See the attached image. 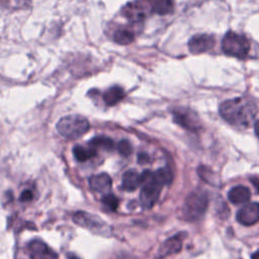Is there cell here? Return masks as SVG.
Returning <instances> with one entry per match:
<instances>
[{
  "label": "cell",
  "instance_id": "9",
  "mask_svg": "<svg viewBox=\"0 0 259 259\" xmlns=\"http://www.w3.org/2000/svg\"><path fill=\"white\" fill-rule=\"evenodd\" d=\"M214 46V37L210 34H196L189 39L188 48L192 54H201L211 50Z\"/></svg>",
  "mask_w": 259,
  "mask_h": 259
},
{
  "label": "cell",
  "instance_id": "12",
  "mask_svg": "<svg viewBox=\"0 0 259 259\" xmlns=\"http://www.w3.org/2000/svg\"><path fill=\"white\" fill-rule=\"evenodd\" d=\"M111 178L106 173L92 175L89 178V186L96 192H106L111 188Z\"/></svg>",
  "mask_w": 259,
  "mask_h": 259
},
{
  "label": "cell",
  "instance_id": "22",
  "mask_svg": "<svg viewBox=\"0 0 259 259\" xmlns=\"http://www.w3.org/2000/svg\"><path fill=\"white\" fill-rule=\"evenodd\" d=\"M198 175L206 183H209V184H212V185H215L214 182L218 181L215 174L209 168H207L205 166H200L198 168Z\"/></svg>",
  "mask_w": 259,
  "mask_h": 259
},
{
  "label": "cell",
  "instance_id": "10",
  "mask_svg": "<svg viewBox=\"0 0 259 259\" xmlns=\"http://www.w3.org/2000/svg\"><path fill=\"white\" fill-rule=\"evenodd\" d=\"M259 220V205L257 202H251L243 206L237 212V221L244 226L255 225Z\"/></svg>",
  "mask_w": 259,
  "mask_h": 259
},
{
  "label": "cell",
  "instance_id": "25",
  "mask_svg": "<svg viewBox=\"0 0 259 259\" xmlns=\"http://www.w3.org/2000/svg\"><path fill=\"white\" fill-rule=\"evenodd\" d=\"M32 197H33V194L30 190H24L20 195V200L23 202H27V201H30Z\"/></svg>",
  "mask_w": 259,
  "mask_h": 259
},
{
  "label": "cell",
  "instance_id": "26",
  "mask_svg": "<svg viewBox=\"0 0 259 259\" xmlns=\"http://www.w3.org/2000/svg\"><path fill=\"white\" fill-rule=\"evenodd\" d=\"M259 255H258V252H255L252 256H251V259H258Z\"/></svg>",
  "mask_w": 259,
  "mask_h": 259
},
{
  "label": "cell",
  "instance_id": "17",
  "mask_svg": "<svg viewBox=\"0 0 259 259\" xmlns=\"http://www.w3.org/2000/svg\"><path fill=\"white\" fill-rule=\"evenodd\" d=\"M124 97V91L119 86H112L108 88L103 94V100L107 105H114Z\"/></svg>",
  "mask_w": 259,
  "mask_h": 259
},
{
  "label": "cell",
  "instance_id": "21",
  "mask_svg": "<svg viewBox=\"0 0 259 259\" xmlns=\"http://www.w3.org/2000/svg\"><path fill=\"white\" fill-rule=\"evenodd\" d=\"M73 154L77 161L85 162V161L93 158L96 155V152H95V149H93V148L76 146L73 149Z\"/></svg>",
  "mask_w": 259,
  "mask_h": 259
},
{
  "label": "cell",
  "instance_id": "5",
  "mask_svg": "<svg viewBox=\"0 0 259 259\" xmlns=\"http://www.w3.org/2000/svg\"><path fill=\"white\" fill-rule=\"evenodd\" d=\"M222 49L225 54L239 59H244L250 51V42L246 36L234 31H229L223 38Z\"/></svg>",
  "mask_w": 259,
  "mask_h": 259
},
{
  "label": "cell",
  "instance_id": "1",
  "mask_svg": "<svg viewBox=\"0 0 259 259\" xmlns=\"http://www.w3.org/2000/svg\"><path fill=\"white\" fill-rule=\"evenodd\" d=\"M221 116L230 124L248 127L256 120V103L245 97H237L224 101L220 105Z\"/></svg>",
  "mask_w": 259,
  "mask_h": 259
},
{
  "label": "cell",
  "instance_id": "13",
  "mask_svg": "<svg viewBox=\"0 0 259 259\" xmlns=\"http://www.w3.org/2000/svg\"><path fill=\"white\" fill-rule=\"evenodd\" d=\"M250 190L248 187L243 185H237L228 193V198L233 204H243L250 199Z\"/></svg>",
  "mask_w": 259,
  "mask_h": 259
},
{
  "label": "cell",
  "instance_id": "19",
  "mask_svg": "<svg viewBox=\"0 0 259 259\" xmlns=\"http://www.w3.org/2000/svg\"><path fill=\"white\" fill-rule=\"evenodd\" d=\"M154 173V178L155 181L160 185V186H164V185H168L172 182L173 179V174L172 171L170 170L169 167H163L160 168L158 170H156Z\"/></svg>",
  "mask_w": 259,
  "mask_h": 259
},
{
  "label": "cell",
  "instance_id": "23",
  "mask_svg": "<svg viewBox=\"0 0 259 259\" xmlns=\"http://www.w3.org/2000/svg\"><path fill=\"white\" fill-rule=\"evenodd\" d=\"M101 201H102V203L104 204V206H105L107 209L111 210V211L115 210V209L117 208V206H118V199H117V197H116L114 194H112V193H108V194L104 195V196L102 197Z\"/></svg>",
  "mask_w": 259,
  "mask_h": 259
},
{
  "label": "cell",
  "instance_id": "15",
  "mask_svg": "<svg viewBox=\"0 0 259 259\" xmlns=\"http://www.w3.org/2000/svg\"><path fill=\"white\" fill-rule=\"evenodd\" d=\"M181 247H182V238L180 237V234H178L169 238L162 244L160 253L162 256L174 254L179 252L181 250Z\"/></svg>",
  "mask_w": 259,
  "mask_h": 259
},
{
  "label": "cell",
  "instance_id": "8",
  "mask_svg": "<svg viewBox=\"0 0 259 259\" xmlns=\"http://www.w3.org/2000/svg\"><path fill=\"white\" fill-rule=\"evenodd\" d=\"M173 119L177 124L186 128L187 131L196 132L201 127L197 114L188 108L179 107L173 110Z\"/></svg>",
  "mask_w": 259,
  "mask_h": 259
},
{
  "label": "cell",
  "instance_id": "7",
  "mask_svg": "<svg viewBox=\"0 0 259 259\" xmlns=\"http://www.w3.org/2000/svg\"><path fill=\"white\" fill-rule=\"evenodd\" d=\"M73 220L78 226L88 229L92 232H96L98 234L105 235V232L108 231V227L105 224V222H103L100 218L92 213H88L85 211H77L74 213Z\"/></svg>",
  "mask_w": 259,
  "mask_h": 259
},
{
  "label": "cell",
  "instance_id": "24",
  "mask_svg": "<svg viewBox=\"0 0 259 259\" xmlns=\"http://www.w3.org/2000/svg\"><path fill=\"white\" fill-rule=\"evenodd\" d=\"M117 150L119 154L126 157L132 153V145L127 140H121L117 144Z\"/></svg>",
  "mask_w": 259,
  "mask_h": 259
},
{
  "label": "cell",
  "instance_id": "3",
  "mask_svg": "<svg viewBox=\"0 0 259 259\" xmlns=\"http://www.w3.org/2000/svg\"><path fill=\"white\" fill-rule=\"evenodd\" d=\"M207 204V193L203 190H194L185 198L182 207V215L188 222H196L204 215Z\"/></svg>",
  "mask_w": 259,
  "mask_h": 259
},
{
  "label": "cell",
  "instance_id": "4",
  "mask_svg": "<svg viewBox=\"0 0 259 259\" xmlns=\"http://www.w3.org/2000/svg\"><path fill=\"white\" fill-rule=\"evenodd\" d=\"M140 185L142 186L140 192V203L143 208L150 209L157 202L161 188L154 178V173L151 170H145L140 174Z\"/></svg>",
  "mask_w": 259,
  "mask_h": 259
},
{
  "label": "cell",
  "instance_id": "6",
  "mask_svg": "<svg viewBox=\"0 0 259 259\" xmlns=\"http://www.w3.org/2000/svg\"><path fill=\"white\" fill-rule=\"evenodd\" d=\"M121 13L132 24H142L153 13V9L150 0H135L126 3L121 9Z\"/></svg>",
  "mask_w": 259,
  "mask_h": 259
},
{
  "label": "cell",
  "instance_id": "18",
  "mask_svg": "<svg viewBox=\"0 0 259 259\" xmlns=\"http://www.w3.org/2000/svg\"><path fill=\"white\" fill-rule=\"evenodd\" d=\"M153 13H157L160 15L169 14L173 11V0H150Z\"/></svg>",
  "mask_w": 259,
  "mask_h": 259
},
{
  "label": "cell",
  "instance_id": "16",
  "mask_svg": "<svg viewBox=\"0 0 259 259\" xmlns=\"http://www.w3.org/2000/svg\"><path fill=\"white\" fill-rule=\"evenodd\" d=\"M135 30L127 26H120L113 32V39L119 45H128L135 38Z\"/></svg>",
  "mask_w": 259,
  "mask_h": 259
},
{
  "label": "cell",
  "instance_id": "14",
  "mask_svg": "<svg viewBox=\"0 0 259 259\" xmlns=\"http://www.w3.org/2000/svg\"><path fill=\"white\" fill-rule=\"evenodd\" d=\"M140 186V174L135 169L127 170L121 178V187L126 191H134Z\"/></svg>",
  "mask_w": 259,
  "mask_h": 259
},
{
  "label": "cell",
  "instance_id": "28",
  "mask_svg": "<svg viewBox=\"0 0 259 259\" xmlns=\"http://www.w3.org/2000/svg\"><path fill=\"white\" fill-rule=\"evenodd\" d=\"M16 1H29V0H16Z\"/></svg>",
  "mask_w": 259,
  "mask_h": 259
},
{
  "label": "cell",
  "instance_id": "11",
  "mask_svg": "<svg viewBox=\"0 0 259 259\" xmlns=\"http://www.w3.org/2000/svg\"><path fill=\"white\" fill-rule=\"evenodd\" d=\"M31 259H58V254L40 240H33L28 244Z\"/></svg>",
  "mask_w": 259,
  "mask_h": 259
},
{
  "label": "cell",
  "instance_id": "2",
  "mask_svg": "<svg viewBox=\"0 0 259 259\" xmlns=\"http://www.w3.org/2000/svg\"><path fill=\"white\" fill-rule=\"evenodd\" d=\"M56 127L63 138L67 140H77L89 131L90 124L84 116L71 114L62 117Z\"/></svg>",
  "mask_w": 259,
  "mask_h": 259
},
{
  "label": "cell",
  "instance_id": "27",
  "mask_svg": "<svg viewBox=\"0 0 259 259\" xmlns=\"http://www.w3.org/2000/svg\"><path fill=\"white\" fill-rule=\"evenodd\" d=\"M68 259H79L77 256H75V255H72V254H70L69 256H68Z\"/></svg>",
  "mask_w": 259,
  "mask_h": 259
},
{
  "label": "cell",
  "instance_id": "20",
  "mask_svg": "<svg viewBox=\"0 0 259 259\" xmlns=\"http://www.w3.org/2000/svg\"><path fill=\"white\" fill-rule=\"evenodd\" d=\"M89 145L93 149L97 148V149H104L107 151L111 150L114 146L113 141L110 138L105 137V136H97V137L92 138L89 141Z\"/></svg>",
  "mask_w": 259,
  "mask_h": 259
}]
</instances>
